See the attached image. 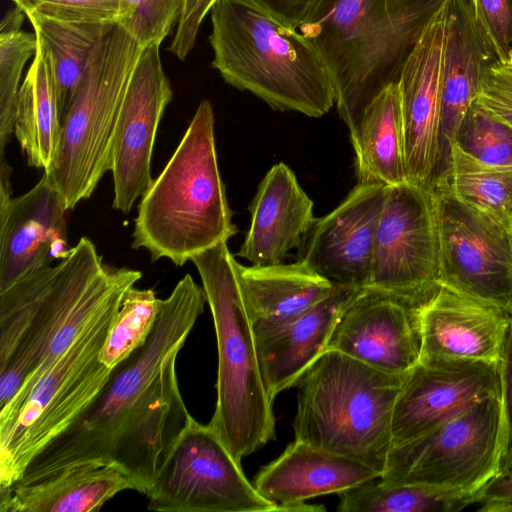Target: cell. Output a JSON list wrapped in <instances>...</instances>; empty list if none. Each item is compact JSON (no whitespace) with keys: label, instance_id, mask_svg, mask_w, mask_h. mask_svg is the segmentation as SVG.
I'll return each mask as SVG.
<instances>
[{"label":"cell","instance_id":"obj_6","mask_svg":"<svg viewBox=\"0 0 512 512\" xmlns=\"http://www.w3.org/2000/svg\"><path fill=\"white\" fill-rule=\"evenodd\" d=\"M408 374L327 349L296 384L295 440L361 462L381 476L393 444L394 405Z\"/></svg>","mask_w":512,"mask_h":512},{"label":"cell","instance_id":"obj_35","mask_svg":"<svg viewBox=\"0 0 512 512\" xmlns=\"http://www.w3.org/2000/svg\"><path fill=\"white\" fill-rule=\"evenodd\" d=\"M183 0H119L117 23L141 47L162 43L177 25Z\"/></svg>","mask_w":512,"mask_h":512},{"label":"cell","instance_id":"obj_12","mask_svg":"<svg viewBox=\"0 0 512 512\" xmlns=\"http://www.w3.org/2000/svg\"><path fill=\"white\" fill-rule=\"evenodd\" d=\"M439 272L431 190L409 181L387 186L365 289L417 306L437 285Z\"/></svg>","mask_w":512,"mask_h":512},{"label":"cell","instance_id":"obj_14","mask_svg":"<svg viewBox=\"0 0 512 512\" xmlns=\"http://www.w3.org/2000/svg\"><path fill=\"white\" fill-rule=\"evenodd\" d=\"M160 43L142 49L122 102L113 147V208L124 214L150 187L151 160L158 127L172 99Z\"/></svg>","mask_w":512,"mask_h":512},{"label":"cell","instance_id":"obj_42","mask_svg":"<svg viewBox=\"0 0 512 512\" xmlns=\"http://www.w3.org/2000/svg\"><path fill=\"white\" fill-rule=\"evenodd\" d=\"M474 499L475 504L488 500L512 503V474L499 471L474 494Z\"/></svg>","mask_w":512,"mask_h":512},{"label":"cell","instance_id":"obj_43","mask_svg":"<svg viewBox=\"0 0 512 512\" xmlns=\"http://www.w3.org/2000/svg\"><path fill=\"white\" fill-rule=\"evenodd\" d=\"M479 512H512V503L500 500H488L481 502Z\"/></svg>","mask_w":512,"mask_h":512},{"label":"cell","instance_id":"obj_10","mask_svg":"<svg viewBox=\"0 0 512 512\" xmlns=\"http://www.w3.org/2000/svg\"><path fill=\"white\" fill-rule=\"evenodd\" d=\"M503 422L500 396L405 443L392 446L379 477L474 495L500 471Z\"/></svg>","mask_w":512,"mask_h":512},{"label":"cell","instance_id":"obj_39","mask_svg":"<svg viewBox=\"0 0 512 512\" xmlns=\"http://www.w3.org/2000/svg\"><path fill=\"white\" fill-rule=\"evenodd\" d=\"M216 0H183L176 32L171 40L169 51L184 61L193 50L204 18Z\"/></svg>","mask_w":512,"mask_h":512},{"label":"cell","instance_id":"obj_3","mask_svg":"<svg viewBox=\"0 0 512 512\" xmlns=\"http://www.w3.org/2000/svg\"><path fill=\"white\" fill-rule=\"evenodd\" d=\"M449 1L319 0L298 30L324 60L349 131L374 98L397 83L423 31Z\"/></svg>","mask_w":512,"mask_h":512},{"label":"cell","instance_id":"obj_38","mask_svg":"<svg viewBox=\"0 0 512 512\" xmlns=\"http://www.w3.org/2000/svg\"><path fill=\"white\" fill-rule=\"evenodd\" d=\"M476 102L512 127V65L490 66Z\"/></svg>","mask_w":512,"mask_h":512},{"label":"cell","instance_id":"obj_16","mask_svg":"<svg viewBox=\"0 0 512 512\" xmlns=\"http://www.w3.org/2000/svg\"><path fill=\"white\" fill-rule=\"evenodd\" d=\"M500 392L498 362H419L394 405L392 446L417 438Z\"/></svg>","mask_w":512,"mask_h":512},{"label":"cell","instance_id":"obj_24","mask_svg":"<svg viewBox=\"0 0 512 512\" xmlns=\"http://www.w3.org/2000/svg\"><path fill=\"white\" fill-rule=\"evenodd\" d=\"M363 289L340 286L290 322L256 336L261 371L271 399L296 386L327 350L334 328L349 303Z\"/></svg>","mask_w":512,"mask_h":512},{"label":"cell","instance_id":"obj_20","mask_svg":"<svg viewBox=\"0 0 512 512\" xmlns=\"http://www.w3.org/2000/svg\"><path fill=\"white\" fill-rule=\"evenodd\" d=\"M416 306L363 289L345 308L328 348L379 370L408 374L420 358Z\"/></svg>","mask_w":512,"mask_h":512},{"label":"cell","instance_id":"obj_25","mask_svg":"<svg viewBox=\"0 0 512 512\" xmlns=\"http://www.w3.org/2000/svg\"><path fill=\"white\" fill-rule=\"evenodd\" d=\"M134 480L116 464L86 462L66 467L43 479L0 489L1 512L99 511Z\"/></svg>","mask_w":512,"mask_h":512},{"label":"cell","instance_id":"obj_44","mask_svg":"<svg viewBox=\"0 0 512 512\" xmlns=\"http://www.w3.org/2000/svg\"><path fill=\"white\" fill-rule=\"evenodd\" d=\"M500 471L512 474V460H510Z\"/></svg>","mask_w":512,"mask_h":512},{"label":"cell","instance_id":"obj_1","mask_svg":"<svg viewBox=\"0 0 512 512\" xmlns=\"http://www.w3.org/2000/svg\"><path fill=\"white\" fill-rule=\"evenodd\" d=\"M205 301L203 287L186 274L163 299L146 344L112 370L83 416L34 458L16 484L76 464L112 463L147 495L192 418L179 389L176 360Z\"/></svg>","mask_w":512,"mask_h":512},{"label":"cell","instance_id":"obj_32","mask_svg":"<svg viewBox=\"0 0 512 512\" xmlns=\"http://www.w3.org/2000/svg\"><path fill=\"white\" fill-rule=\"evenodd\" d=\"M26 14L15 5L0 26V159L14 131V119L24 67L37 50V35L21 30Z\"/></svg>","mask_w":512,"mask_h":512},{"label":"cell","instance_id":"obj_31","mask_svg":"<svg viewBox=\"0 0 512 512\" xmlns=\"http://www.w3.org/2000/svg\"><path fill=\"white\" fill-rule=\"evenodd\" d=\"M475 504L474 495L415 484L371 481L339 493L338 512H456Z\"/></svg>","mask_w":512,"mask_h":512},{"label":"cell","instance_id":"obj_19","mask_svg":"<svg viewBox=\"0 0 512 512\" xmlns=\"http://www.w3.org/2000/svg\"><path fill=\"white\" fill-rule=\"evenodd\" d=\"M419 362H498L511 314L437 283L416 306Z\"/></svg>","mask_w":512,"mask_h":512},{"label":"cell","instance_id":"obj_15","mask_svg":"<svg viewBox=\"0 0 512 512\" xmlns=\"http://www.w3.org/2000/svg\"><path fill=\"white\" fill-rule=\"evenodd\" d=\"M445 6L423 31L397 81L408 181L427 189L437 177L441 161Z\"/></svg>","mask_w":512,"mask_h":512},{"label":"cell","instance_id":"obj_40","mask_svg":"<svg viewBox=\"0 0 512 512\" xmlns=\"http://www.w3.org/2000/svg\"><path fill=\"white\" fill-rule=\"evenodd\" d=\"M500 401L503 422V453L500 470L512 460V314L504 345L498 359Z\"/></svg>","mask_w":512,"mask_h":512},{"label":"cell","instance_id":"obj_18","mask_svg":"<svg viewBox=\"0 0 512 512\" xmlns=\"http://www.w3.org/2000/svg\"><path fill=\"white\" fill-rule=\"evenodd\" d=\"M67 211L45 173L26 193L0 200V293L69 255Z\"/></svg>","mask_w":512,"mask_h":512},{"label":"cell","instance_id":"obj_21","mask_svg":"<svg viewBox=\"0 0 512 512\" xmlns=\"http://www.w3.org/2000/svg\"><path fill=\"white\" fill-rule=\"evenodd\" d=\"M369 466L329 451L294 440L254 478L256 490L274 502L280 512L325 511L306 500L341 493L379 479Z\"/></svg>","mask_w":512,"mask_h":512},{"label":"cell","instance_id":"obj_41","mask_svg":"<svg viewBox=\"0 0 512 512\" xmlns=\"http://www.w3.org/2000/svg\"><path fill=\"white\" fill-rule=\"evenodd\" d=\"M287 25L298 29L319 0H251Z\"/></svg>","mask_w":512,"mask_h":512},{"label":"cell","instance_id":"obj_23","mask_svg":"<svg viewBox=\"0 0 512 512\" xmlns=\"http://www.w3.org/2000/svg\"><path fill=\"white\" fill-rule=\"evenodd\" d=\"M248 210L250 226L237 255L256 266L283 263L316 220L312 200L282 162L266 173Z\"/></svg>","mask_w":512,"mask_h":512},{"label":"cell","instance_id":"obj_4","mask_svg":"<svg viewBox=\"0 0 512 512\" xmlns=\"http://www.w3.org/2000/svg\"><path fill=\"white\" fill-rule=\"evenodd\" d=\"M212 66L229 85L274 110L320 117L336 105L329 70L313 43L251 0L210 9Z\"/></svg>","mask_w":512,"mask_h":512},{"label":"cell","instance_id":"obj_33","mask_svg":"<svg viewBox=\"0 0 512 512\" xmlns=\"http://www.w3.org/2000/svg\"><path fill=\"white\" fill-rule=\"evenodd\" d=\"M152 289L129 288L113 319L101 352L103 363L113 370L148 341L162 308Z\"/></svg>","mask_w":512,"mask_h":512},{"label":"cell","instance_id":"obj_9","mask_svg":"<svg viewBox=\"0 0 512 512\" xmlns=\"http://www.w3.org/2000/svg\"><path fill=\"white\" fill-rule=\"evenodd\" d=\"M120 305L96 318L0 423V489L16 484L34 458L71 428L102 392L112 370L101 360V352Z\"/></svg>","mask_w":512,"mask_h":512},{"label":"cell","instance_id":"obj_8","mask_svg":"<svg viewBox=\"0 0 512 512\" xmlns=\"http://www.w3.org/2000/svg\"><path fill=\"white\" fill-rule=\"evenodd\" d=\"M142 49L115 22L93 53L64 118L56 158L44 171L68 211L88 199L111 171L122 102Z\"/></svg>","mask_w":512,"mask_h":512},{"label":"cell","instance_id":"obj_37","mask_svg":"<svg viewBox=\"0 0 512 512\" xmlns=\"http://www.w3.org/2000/svg\"><path fill=\"white\" fill-rule=\"evenodd\" d=\"M24 13L34 11L63 22H116L119 0H13Z\"/></svg>","mask_w":512,"mask_h":512},{"label":"cell","instance_id":"obj_22","mask_svg":"<svg viewBox=\"0 0 512 512\" xmlns=\"http://www.w3.org/2000/svg\"><path fill=\"white\" fill-rule=\"evenodd\" d=\"M445 9L441 161L437 177L448 166L450 147L483 88L490 66L497 63L475 22L470 1L450 0Z\"/></svg>","mask_w":512,"mask_h":512},{"label":"cell","instance_id":"obj_34","mask_svg":"<svg viewBox=\"0 0 512 512\" xmlns=\"http://www.w3.org/2000/svg\"><path fill=\"white\" fill-rule=\"evenodd\" d=\"M455 143L482 163L512 166V127L476 101L468 110Z\"/></svg>","mask_w":512,"mask_h":512},{"label":"cell","instance_id":"obj_7","mask_svg":"<svg viewBox=\"0 0 512 512\" xmlns=\"http://www.w3.org/2000/svg\"><path fill=\"white\" fill-rule=\"evenodd\" d=\"M191 261L201 277L217 345L216 405L208 423L239 461L276 437L273 400L265 385L254 326L227 242Z\"/></svg>","mask_w":512,"mask_h":512},{"label":"cell","instance_id":"obj_5","mask_svg":"<svg viewBox=\"0 0 512 512\" xmlns=\"http://www.w3.org/2000/svg\"><path fill=\"white\" fill-rule=\"evenodd\" d=\"M214 111L203 99L162 172L143 194L132 247L183 266L237 233L218 167Z\"/></svg>","mask_w":512,"mask_h":512},{"label":"cell","instance_id":"obj_17","mask_svg":"<svg viewBox=\"0 0 512 512\" xmlns=\"http://www.w3.org/2000/svg\"><path fill=\"white\" fill-rule=\"evenodd\" d=\"M386 192L382 184L358 183L334 210L315 220L299 260L335 285L365 289Z\"/></svg>","mask_w":512,"mask_h":512},{"label":"cell","instance_id":"obj_11","mask_svg":"<svg viewBox=\"0 0 512 512\" xmlns=\"http://www.w3.org/2000/svg\"><path fill=\"white\" fill-rule=\"evenodd\" d=\"M160 512H280L245 476L209 424L191 418L147 493Z\"/></svg>","mask_w":512,"mask_h":512},{"label":"cell","instance_id":"obj_28","mask_svg":"<svg viewBox=\"0 0 512 512\" xmlns=\"http://www.w3.org/2000/svg\"><path fill=\"white\" fill-rule=\"evenodd\" d=\"M350 136L358 183L396 186L408 182L397 83L374 98Z\"/></svg>","mask_w":512,"mask_h":512},{"label":"cell","instance_id":"obj_2","mask_svg":"<svg viewBox=\"0 0 512 512\" xmlns=\"http://www.w3.org/2000/svg\"><path fill=\"white\" fill-rule=\"evenodd\" d=\"M142 277L104 263L82 237L69 255L0 293V423L43 373Z\"/></svg>","mask_w":512,"mask_h":512},{"label":"cell","instance_id":"obj_30","mask_svg":"<svg viewBox=\"0 0 512 512\" xmlns=\"http://www.w3.org/2000/svg\"><path fill=\"white\" fill-rule=\"evenodd\" d=\"M437 178L444 180L454 197L466 207L512 232V166L482 163L454 142L448 166Z\"/></svg>","mask_w":512,"mask_h":512},{"label":"cell","instance_id":"obj_13","mask_svg":"<svg viewBox=\"0 0 512 512\" xmlns=\"http://www.w3.org/2000/svg\"><path fill=\"white\" fill-rule=\"evenodd\" d=\"M429 189L439 238L437 283L512 313V232L462 204L441 178Z\"/></svg>","mask_w":512,"mask_h":512},{"label":"cell","instance_id":"obj_26","mask_svg":"<svg viewBox=\"0 0 512 512\" xmlns=\"http://www.w3.org/2000/svg\"><path fill=\"white\" fill-rule=\"evenodd\" d=\"M236 269L256 336L290 322L338 286L302 260L265 266L236 262Z\"/></svg>","mask_w":512,"mask_h":512},{"label":"cell","instance_id":"obj_27","mask_svg":"<svg viewBox=\"0 0 512 512\" xmlns=\"http://www.w3.org/2000/svg\"><path fill=\"white\" fill-rule=\"evenodd\" d=\"M36 35L37 50L20 86L13 133L28 165L47 171L58 152L62 119L50 51Z\"/></svg>","mask_w":512,"mask_h":512},{"label":"cell","instance_id":"obj_29","mask_svg":"<svg viewBox=\"0 0 512 512\" xmlns=\"http://www.w3.org/2000/svg\"><path fill=\"white\" fill-rule=\"evenodd\" d=\"M25 14L49 48L63 124L98 43L115 22H63L34 11Z\"/></svg>","mask_w":512,"mask_h":512},{"label":"cell","instance_id":"obj_36","mask_svg":"<svg viewBox=\"0 0 512 512\" xmlns=\"http://www.w3.org/2000/svg\"><path fill=\"white\" fill-rule=\"evenodd\" d=\"M475 22L496 62L512 65V0H469Z\"/></svg>","mask_w":512,"mask_h":512}]
</instances>
